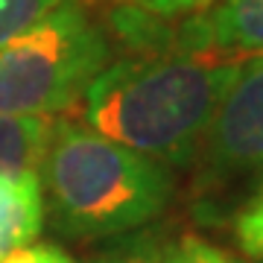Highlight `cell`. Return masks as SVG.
I'll return each instance as SVG.
<instances>
[{
  "label": "cell",
  "mask_w": 263,
  "mask_h": 263,
  "mask_svg": "<svg viewBox=\"0 0 263 263\" xmlns=\"http://www.w3.org/2000/svg\"><path fill=\"white\" fill-rule=\"evenodd\" d=\"M129 3L158 15V18H170V15H184V12L205 9L208 3H214V0H129Z\"/></svg>",
  "instance_id": "12"
},
{
  "label": "cell",
  "mask_w": 263,
  "mask_h": 263,
  "mask_svg": "<svg viewBox=\"0 0 263 263\" xmlns=\"http://www.w3.org/2000/svg\"><path fill=\"white\" fill-rule=\"evenodd\" d=\"M62 0H0V44L38 24Z\"/></svg>",
  "instance_id": "8"
},
{
  "label": "cell",
  "mask_w": 263,
  "mask_h": 263,
  "mask_svg": "<svg viewBox=\"0 0 263 263\" xmlns=\"http://www.w3.org/2000/svg\"><path fill=\"white\" fill-rule=\"evenodd\" d=\"M164 263H243L199 234H184L164 249Z\"/></svg>",
  "instance_id": "10"
},
{
  "label": "cell",
  "mask_w": 263,
  "mask_h": 263,
  "mask_svg": "<svg viewBox=\"0 0 263 263\" xmlns=\"http://www.w3.org/2000/svg\"><path fill=\"white\" fill-rule=\"evenodd\" d=\"M199 152V202L211 211L226 196L263 187V53L243 59Z\"/></svg>",
  "instance_id": "4"
},
{
  "label": "cell",
  "mask_w": 263,
  "mask_h": 263,
  "mask_svg": "<svg viewBox=\"0 0 263 263\" xmlns=\"http://www.w3.org/2000/svg\"><path fill=\"white\" fill-rule=\"evenodd\" d=\"M56 120L53 114H0V176L38 179Z\"/></svg>",
  "instance_id": "7"
},
{
  "label": "cell",
  "mask_w": 263,
  "mask_h": 263,
  "mask_svg": "<svg viewBox=\"0 0 263 263\" xmlns=\"http://www.w3.org/2000/svg\"><path fill=\"white\" fill-rule=\"evenodd\" d=\"M91 263H164V249H158L152 240H129Z\"/></svg>",
  "instance_id": "11"
},
{
  "label": "cell",
  "mask_w": 263,
  "mask_h": 263,
  "mask_svg": "<svg viewBox=\"0 0 263 263\" xmlns=\"http://www.w3.org/2000/svg\"><path fill=\"white\" fill-rule=\"evenodd\" d=\"M184 50H216L231 56L263 53V0H216L181 29Z\"/></svg>",
  "instance_id": "5"
},
{
  "label": "cell",
  "mask_w": 263,
  "mask_h": 263,
  "mask_svg": "<svg viewBox=\"0 0 263 263\" xmlns=\"http://www.w3.org/2000/svg\"><path fill=\"white\" fill-rule=\"evenodd\" d=\"M53 228L100 240L146 226L173 196L170 170L76 120H56L41 167Z\"/></svg>",
  "instance_id": "2"
},
{
  "label": "cell",
  "mask_w": 263,
  "mask_h": 263,
  "mask_svg": "<svg viewBox=\"0 0 263 263\" xmlns=\"http://www.w3.org/2000/svg\"><path fill=\"white\" fill-rule=\"evenodd\" d=\"M0 263H73V260H70V254H65L56 246H24Z\"/></svg>",
  "instance_id": "13"
},
{
  "label": "cell",
  "mask_w": 263,
  "mask_h": 263,
  "mask_svg": "<svg viewBox=\"0 0 263 263\" xmlns=\"http://www.w3.org/2000/svg\"><path fill=\"white\" fill-rule=\"evenodd\" d=\"M35 176H0V260L29 246L44 226V196Z\"/></svg>",
  "instance_id": "6"
},
{
  "label": "cell",
  "mask_w": 263,
  "mask_h": 263,
  "mask_svg": "<svg viewBox=\"0 0 263 263\" xmlns=\"http://www.w3.org/2000/svg\"><path fill=\"white\" fill-rule=\"evenodd\" d=\"M234 237L246 257L263 260V187L240 208L234 219Z\"/></svg>",
  "instance_id": "9"
},
{
  "label": "cell",
  "mask_w": 263,
  "mask_h": 263,
  "mask_svg": "<svg viewBox=\"0 0 263 263\" xmlns=\"http://www.w3.org/2000/svg\"><path fill=\"white\" fill-rule=\"evenodd\" d=\"M111 62V44L79 0L0 44V114H56L82 100Z\"/></svg>",
  "instance_id": "3"
},
{
  "label": "cell",
  "mask_w": 263,
  "mask_h": 263,
  "mask_svg": "<svg viewBox=\"0 0 263 263\" xmlns=\"http://www.w3.org/2000/svg\"><path fill=\"white\" fill-rule=\"evenodd\" d=\"M240 65L216 50L108 62L82 94L85 123L152 161L190 164Z\"/></svg>",
  "instance_id": "1"
}]
</instances>
